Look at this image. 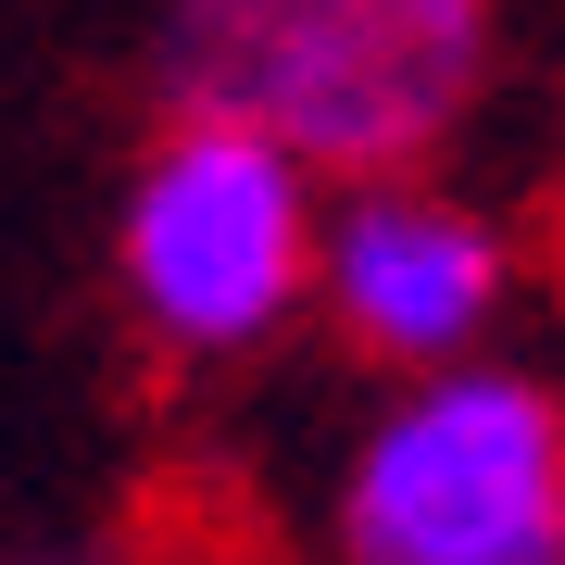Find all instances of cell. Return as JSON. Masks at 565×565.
I'll list each match as a JSON object with an SVG mask.
<instances>
[{
  "label": "cell",
  "mask_w": 565,
  "mask_h": 565,
  "mask_svg": "<svg viewBox=\"0 0 565 565\" xmlns=\"http://www.w3.org/2000/svg\"><path fill=\"white\" fill-rule=\"evenodd\" d=\"M327 177L226 114H163L114 189V302L163 364H252L315 315Z\"/></svg>",
  "instance_id": "2"
},
{
  "label": "cell",
  "mask_w": 565,
  "mask_h": 565,
  "mask_svg": "<svg viewBox=\"0 0 565 565\" xmlns=\"http://www.w3.org/2000/svg\"><path fill=\"white\" fill-rule=\"evenodd\" d=\"M503 63V0H163L151 102L226 114L289 163L403 177L465 139Z\"/></svg>",
  "instance_id": "1"
},
{
  "label": "cell",
  "mask_w": 565,
  "mask_h": 565,
  "mask_svg": "<svg viewBox=\"0 0 565 565\" xmlns=\"http://www.w3.org/2000/svg\"><path fill=\"white\" fill-rule=\"evenodd\" d=\"M315 302L364 364H452L515 302V239L427 163L403 177H340L315 214Z\"/></svg>",
  "instance_id": "4"
},
{
  "label": "cell",
  "mask_w": 565,
  "mask_h": 565,
  "mask_svg": "<svg viewBox=\"0 0 565 565\" xmlns=\"http://www.w3.org/2000/svg\"><path fill=\"white\" fill-rule=\"evenodd\" d=\"M327 527L340 565H565V390L490 352L403 364Z\"/></svg>",
  "instance_id": "3"
}]
</instances>
